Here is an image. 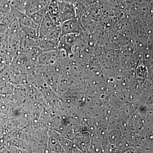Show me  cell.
Returning <instances> with one entry per match:
<instances>
[{
	"instance_id": "obj_2",
	"label": "cell",
	"mask_w": 153,
	"mask_h": 153,
	"mask_svg": "<svg viewBox=\"0 0 153 153\" xmlns=\"http://www.w3.org/2000/svg\"><path fill=\"white\" fill-rule=\"evenodd\" d=\"M79 34L74 33L62 35L58 43L57 49L63 50L67 55L71 54L73 47L78 41Z\"/></svg>"
},
{
	"instance_id": "obj_4",
	"label": "cell",
	"mask_w": 153,
	"mask_h": 153,
	"mask_svg": "<svg viewBox=\"0 0 153 153\" xmlns=\"http://www.w3.org/2000/svg\"><path fill=\"white\" fill-rule=\"evenodd\" d=\"M59 16L62 23L77 18L74 6L66 2L59 1Z\"/></svg>"
},
{
	"instance_id": "obj_3",
	"label": "cell",
	"mask_w": 153,
	"mask_h": 153,
	"mask_svg": "<svg viewBox=\"0 0 153 153\" xmlns=\"http://www.w3.org/2000/svg\"><path fill=\"white\" fill-rule=\"evenodd\" d=\"M60 55V50H42L38 57V63L42 66H51L55 65L58 62Z\"/></svg>"
},
{
	"instance_id": "obj_5",
	"label": "cell",
	"mask_w": 153,
	"mask_h": 153,
	"mask_svg": "<svg viewBox=\"0 0 153 153\" xmlns=\"http://www.w3.org/2000/svg\"><path fill=\"white\" fill-rule=\"evenodd\" d=\"M61 29L62 36L74 33L80 34L82 31V24L78 18L63 22Z\"/></svg>"
},
{
	"instance_id": "obj_8",
	"label": "cell",
	"mask_w": 153,
	"mask_h": 153,
	"mask_svg": "<svg viewBox=\"0 0 153 153\" xmlns=\"http://www.w3.org/2000/svg\"><path fill=\"white\" fill-rule=\"evenodd\" d=\"M47 13V9H44L36 13H34L32 15H30V16L34 22L37 25L40 26L41 22L46 13Z\"/></svg>"
},
{
	"instance_id": "obj_6",
	"label": "cell",
	"mask_w": 153,
	"mask_h": 153,
	"mask_svg": "<svg viewBox=\"0 0 153 153\" xmlns=\"http://www.w3.org/2000/svg\"><path fill=\"white\" fill-rule=\"evenodd\" d=\"M57 26H55L49 16V14L46 13L41 22L39 27V33L40 38H41L51 32Z\"/></svg>"
},
{
	"instance_id": "obj_7",
	"label": "cell",
	"mask_w": 153,
	"mask_h": 153,
	"mask_svg": "<svg viewBox=\"0 0 153 153\" xmlns=\"http://www.w3.org/2000/svg\"><path fill=\"white\" fill-rule=\"evenodd\" d=\"M19 26L21 29V33L27 38L34 40H38L41 39L39 29L29 27L21 25H19Z\"/></svg>"
},
{
	"instance_id": "obj_1",
	"label": "cell",
	"mask_w": 153,
	"mask_h": 153,
	"mask_svg": "<svg viewBox=\"0 0 153 153\" xmlns=\"http://www.w3.org/2000/svg\"><path fill=\"white\" fill-rule=\"evenodd\" d=\"M61 36V26H57L51 32L40 39L39 47L42 50L57 49Z\"/></svg>"
}]
</instances>
